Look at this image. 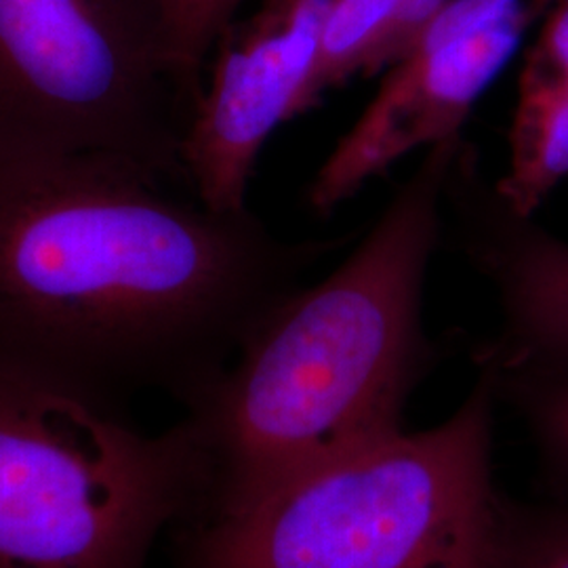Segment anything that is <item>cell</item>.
I'll return each instance as SVG.
<instances>
[{"instance_id":"cell-6","label":"cell","mask_w":568,"mask_h":568,"mask_svg":"<svg viewBox=\"0 0 568 568\" xmlns=\"http://www.w3.org/2000/svg\"><path fill=\"white\" fill-rule=\"evenodd\" d=\"M554 2L448 0L328 152L307 187L310 209L326 215L408 154L464 135L474 105Z\"/></svg>"},{"instance_id":"cell-4","label":"cell","mask_w":568,"mask_h":568,"mask_svg":"<svg viewBox=\"0 0 568 568\" xmlns=\"http://www.w3.org/2000/svg\"><path fill=\"white\" fill-rule=\"evenodd\" d=\"M206 495L209 462L183 417L145 434L0 368V568H148Z\"/></svg>"},{"instance_id":"cell-1","label":"cell","mask_w":568,"mask_h":568,"mask_svg":"<svg viewBox=\"0 0 568 568\" xmlns=\"http://www.w3.org/2000/svg\"><path fill=\"white\" fill-rule=\"evenodd\" d=\"M345 243L286 241L114 156L0 166V368L116 415L143 392L183 405Z\"/></svg>"},{"instance_id":"cell-13","label":"cell","mask_w":568,"mask_h":568,"mask_svg":"<svg viewBox=\"0 0 568 568\" xmlns=\"http://www.w3.org/2000/svg\"><path fill=\"white\" fill-rule=\"evenodd\" d=\"M501 568H568V506L508 501Z\"/></svg>"},{"instance_id":"cell-3","label":"cell","mask_w":568,"mask_h":568,"mask_svg":"<svg viewBox=\"0 0 568 568\" xmlns=\"http://www.w3.org/2000/svg\"><path fill=\"white\" fill-rule=\"evenodd\" d=\"M497 392L478 377L438 426L403 429L224 516L175 530V568H501Z\"/></svg>"},{"instance_id":"cell-11","label":"cell","mask_w":568,"mask_h":568,"mask_svg":"<svg viewBox=\"0 0 568 568\" xmlns=\"http://www.w3.org/2000/svg\"><path fill=\"white\" fill-rule=\"evenodd\" d=\"M525 422L551 501L568 506V366H476Z\"/></svg>"},{"instance_id":"cell-9","label":"cell","mask_w":568,"mask_h":568,"mask_svg":"<svg viewBox=\"0 0 568 568\" xmlns=\"http://www.w3.org/2000/svg\"><path fill=\"white\" fill-rule=\"evenodd\" d=\"M568 180V0L549 7L518 79L506 173L495 180L504 203L523 217Z\"/></svg>"},{"instance_id":"cell-2","label":"cell","mask_w":568,"mask_h":568,"mask_svg":"<svg viewBox=\"0 0 568 568\" xmlns=\"http://www.w3.org/2000/svg\"><path fill=\"white\" fill-rule=\"evenodd\" d=\"M459 138L427 148L344 260L272 305L183 403L209 462L199 520L405 429L410 396L443 358L424 304Z\"/></svg>"},{"instance_id":"cell-5","label":"cell","mask_w":568,"mask_h":568,"mask_svg":"<svg viewBox=\"0 0 568 568\" xmlns=\"http://www.w3.org/2000/svg\"><path fill=\"white\" fill-rule=\"evenodd\" d=\"M187 116L156 0H0V166L114 156L190 192Z\"/></svg>"},{"instance_id":"cell-10","label":"cell","mask_w":568,"mask_h":568,"mask_svg":"<svg viewBox=\"0 0 568 568\" xmlns=\"http://www.w3.org/2000/svg\"><path fill=\"white\" fill-rule=\"evenodd\" d=\"M448 0H339L323 55L300 103V116L352 79L386 72Z\"/></svg>"},{"instance_id":"cell-12","label":"cell","mask_w":568,"mask_h":568,"mask_svg":"<svg viewBox=\"0 0 568 568\" xmlns=\"http://www.w3.org/2000/svg\"><path fill=\"white\" fill-rule=\"evenodd\" d=\"M246 0H156L163 53L187 112L203 91L206 65ZM190 119V116H187Z\"/></svg>"},{"instance_id":"cell-8","label":"cell","mask_w":568,"mask_h":568,"mask_svg":"<svg viewBox=\"0 0 568 568\" xmlns=\"http://www.w3.org/2000/svg\"><path fill=\"white\" fill-rule=\"evenodd\" d=\"M445 241L493 286L501 312L476 366H568V243L504 203L464 135L448 166Z\"/></svg>"},{"instance_id":"cell-7","label":"cell","mask_w":568,"mask_h":568,"mask_svg":"<svg viewBox=\"0 0 568 568\" xmlns=\"http://www.w3.org/2000/svg\"><path fill=\"white\" fill-rule=\"evenodd\" d=\"M339 0H262L230 23L206 65L185 124L190 192L213 211H243L267 140L300 116Z\"/></svg>"}]
</instances>
